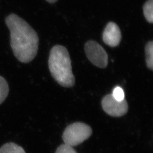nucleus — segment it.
Wrapping results in <instances>:
<instances>
[{"label":"nucleus","instance_id":"f257e3e1","mask_svg":"<svg viewBox=\"0 0 153 153\" xmlns=\"http://www.w3.org/2000/svg\"><path fill=\"white\" fill-rule=\"evenodd\" d=\"M5 22L10 31L11 48L16 59L23 63L33 60L37 55L39 38L27 22L16 14L7 16Z\"/></svg>","mask_w":153,"mask_h":153},{"label":"nucleus","instance_id":"6e6552de","mask_svg":"<svg viewBox=\"0 0 153 153\" xmlns=\"http://www.w3.org/2000/svg\"><path fill=\"white\" fill-rule=\"evenodd\" d=\"M146 53V65L149 69H153V42L152 41L149 42L145 48Z\"/></svg>","mask_w":153,"mask_h":153},{"label":"nucleus","instance_id":"0eeeda50","mask_svg":"<svg viewBox=\"0 0 153 153\" xmlns=\"http://www.w3.org/2000/svg\"><path fill=\"white\" fill-rule=\"evenodd\" d=\"M0 153H26L23 148L13 142L6 143L0 148Z\"/></svg>","mask_w":153,"mask_h":153},{"label":"nucleus","instance_id":"f03ea898","mask_svg":"<svg viewBox=\"0 0 153 153\" xmlns=\"http://www.w3.org/2000/svg\"><path fill=\"white\" fill-rule=\"evenodd\" d=\"M48 66L52 76L61 86L65 88L74 86L75 78L72 72L71 60L65 47L57 45L52 48Z\"/></svg>","mask_w":153,"mask_h":153},{"label":"nucleus","instance_id":"9d476101","mask_svg":"<svg viewBox=\"0 0 153 153\" xmlns=\"http://www.w3.org/2000/svg\"><path fill=\"white\" fill-rule=\"evenodd\" d=\"M9 86L5 78L0 76V104L5 100L9 94Z\"/></svg>","mask_w":153,"mask_h":153},{"label":"nucleus","instance_id":"ddd939ff","mask_svg":"<svg viewBox=\"0 0 153 153\" xmlns=\"http://www.w3.org/2000/svg\"><path fill=\"white\" fill-rule=\"evenodd\" d=\"M47 2H48L49 3H51V4H53V3H55L56 2H57L58 0H46Z\"/></svg>","mask_w":153,"mask_h":153},{"label":"nucleus","instance_id":"1a4fd4ad","mask_svg":"<svg viewBox=\"0 0 153 153\" xmlns=\"http://www.w3.org/2000/svg\"><path fill=\"white\" fill-rule=\"evenodd\" d=\"M143 14L150 23L153 22V0H148L143 6Z\"/></svg>","mask_w":153,"mask_h":153},{"label":"nucleus","instance_id":"9b49d317","mask_svg":"<svg viewBox=\"0 0 153 153\" xmlns=\"http://www.w3.org/2000/svg\"><path fill=\"white\" fill-rule=\"evenodd\" d=\"M113 97L118 101H121L125 99V94L122 88L119 86H116L113 90L112 94Z\"/></svg>","mask_w":153,"mask_h":153},{"label":"nucleus","instance_id":"7ed1b4c3","mask_svg":"<svg viewBox=\"0 0 153 153\" xmlns=\"http://www.w3.org/2000/svg\"><path fill=\"white\" fill-rule=\"evenodd\" d=\"M92 132L90 126L83 123H75L66 128L62 134V139L65 144L75 146L90 137Z\"/></svg>","mask_w":153,"mask_h":153},{"label":"nucleus","instance_id":"39448f33","mask_svg":"<svg viewBox=\"0 0 153 153\" xmlns=\"http://www.w3.org/2000/svg\"><path fill=\"white\" fill-rule=\"evenodd\" d=\"M102 105L106 114L114 117L124 116L128 110V105L126 99L118 101L112 94H108L104 97L102 101Z\"/></svg>","mask_w":153,"mask_h":153},{"label":"nucleus","instance_id":"423d86ee","mask_svg":"<svg viewBox=\"0 0 153 153\" xmlns=\"http://www.w3.org/2000/svg\"><path fill=\"white\" fill-rule=\"evenodd\" d=\"M103 40L104 43L111 47L118 46L121 40V33L119 26L114 22H109L103 33Z\"/></svg>","mask_w":153,"mask_h":153},{"label":"nucleus","instance_id":"20e7f679","mask_svg":"<svg viewBox=\"0 0 153 153\" xmlns=\"http://www.w3.org/2000/svg\"><path fill=\"white\" fill-rule=\"evenodd\" d=\"M85 50L88 60L94 65L100 68H105L108 65V55L104 48L97 42L90 40L85 46Z\"/></svg>","mask_w":153,"mask_h":153},{"label":"nucleus","instance_id":"f8f14e48","mask_svg":"<svg viewBox=\"0 0 153 153\" xmlns=\"http://www.w3.org/2000/svg\"><path fill=\"white\" fill-rule=\"evenodd\" d=\"M56 153H77L76 150L69 145L62 144L57 148Z\"/></svg>","mask_w":153,"mask_h":153}]
</instances>
